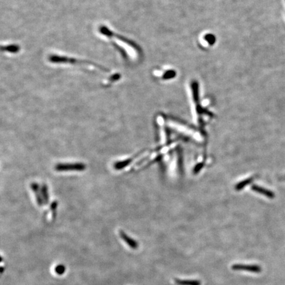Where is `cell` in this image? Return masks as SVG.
I'll list each match as a JSON object with an SVG mask.
<instances>
[{
    "mask_svg": "<svg viewBox=\"0 0 285 285\" xmlns=\"http://www.w3.org/2000/svg\"><path fill=\"white\" fill-rule=\"evenodd\" d=\"M101 32L110 41L112 40V43L115 45L116 47L117 46L119 50L123 52H128L129 56L131 58H136L137 56L138 55V51H137L136 48L127 40L122 38L121 36H118L112 31H108L106 28L101 29Z\"/></svg>",
    "mask_w": 285,
    "mask_h": 285,
    "instance_id": "6da1fadb",
    "label": "cell"
},
{
    "mask_svg": "<svg viewBox=\"0 0 285 285\" xmlns=\"http://www.w3.org/2000/svg\"><path fill=\"white\" fill-rule=\"evenodd\" d=\"M234 270L236 271H246L252 273H260L261 271V268L258 265H246L236 264L232 267Z\"/></svg>",
    "mask_w": 285,
    "mask_h": 285,
    "instance_id": "7a4b0ae2",
    "label": "cell"
},
{
    "mask_svg": "<svg viewBox=\"0 0 285 285\" xmlns=\"http://www.w3.org/2000/svg\"><path fill=\"white\" fill-rule=\"evenodd\" d=\"M120 236L123 240L126 242V244H128L132 248L136 249L138 247V244L134 240H133V239L130 238L128 236L125 234L123 232H122V231L120 232Z\"/></svg>",
    "mask_w": 285,
    "mask_h": 285,
    "instance_id": "3957f363",
    "label": "cell"
},
{
    "mask_svg": "<svg viewBox=\"0 0 285 285\" xmlns=\"http://www.w3.org/2000/svg\"><path fill=\"white\" fill-rule=\"evenodd\" d=\"M253 189L255 191H258V192H259L260 193H262V194H263L265 196L269 197V198H272V197H274V195H273V193L271 191H268V190H267L265 189H263V188H261V187H257V186H254L253 187Z\"/></svg>",
    "mask_w": 285,
    "mask_h": 285,
    "instance_id": "277c9868",
    "label": "cell"
},
{
    "mask_svg": "<svg viewBox=\"0 0 285 285\" xmlns=\"http://www.w3.org/2000/svg\"><path fill=\"white\" fill-rule=\"evenodd\" d=\"M175 281L179 285H201V283L198 281H187L176 279Z\"/></svg>",
    "mask_w": 285,
    "mask_h": 285,
    "instance_id": "5b68a950",
    "label": "cell"
},
{
    "mask_svg": "<svg viewBox=\"0 0 285 285\" xmlns=\"http://www.w3.org/2000/svg\"><path fill=\"white\" fill-rule=\"evenodd\" d=\"M65 271V267L63 265H59L58 266H56V267L55 268L56 273H57V274L60 275H62L63 273H64Z\"/></svg>",
    "mask_w": 285,
    "mask_h": 285,
    "instance_id": "8992f818",
    "label": "cell"
}]
</instances>
